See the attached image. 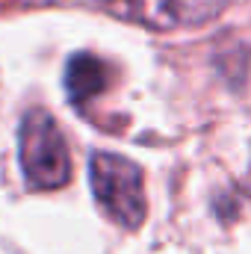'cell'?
<instances>
[{
	"instance_id": "obj_4",
	"label": "cell",
	"mask_w": 251,
	"mask_h": 254,
	"mask_svg": "<svg viewBox=\"0 0 251 254\" xmlns=\"http://www.w3.org/2000/svg\"><path fill=\"white\" fill-rule=\"evenodd\" d=\"M107 86H110V68H107V63H101L92 54L71 57V63L65 68V89H68L74 104L98 98Z\"/></svg>"
},
{
	"instance_id": "obj_1",
	"label": "cell",
	"mask_w": 251,
	"mask_h": 254,
	"mask_svg": "<svg viewBox=\"0 0 251 254\" xmlns=\"http://www.w3.org/2000/svg\"><path fill=\"white\" fill-rule=\"evenodd\" d=\"M18 160L30 190L51 192L68 184L71 178V154L57 119L36 107L24 116L18 130Z\"/></svg>"
},
{
	"instance_id": "obj_2",
	"label": "cell",
	"mask_w": 251,
	"mask_h": 254,
	"mask_svg": "<svg viewBox=\"0 0 251 254\" xmlns=\"http://www.w3.org/2000/svg\"><path fill=\"white\" fill-rule=\"evenodd\" d=\"M89 181L101 213L125 231H136L148 216L142 169L122 154L98 151L89 166Z\"/></svg>"
},
{
	"instance_id": "obj_3",
	"label": "cell",
	"mask_w": 251,
	"mask_h": 254,
	"mask_svg": "<svg viewBox=\"0 0 251 254\" xmlns=\"http://www.w3.org/2000/svg\"><path fill=\"white\" fill-rule=\"evenodd\" d=\"M228 3L231 0H107V12L157 33H172L216 21Z\"/></svg>"
}]
</instances>
